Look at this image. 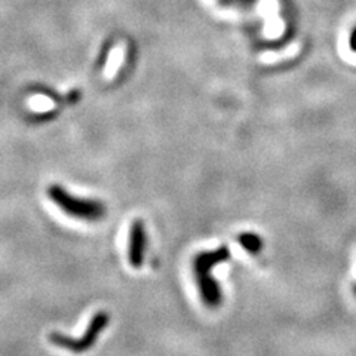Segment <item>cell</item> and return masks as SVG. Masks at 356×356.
I'll use <instances>...</instances> for the list:
<instances>
[{
    "label": "cell",
    "instance_id": "cell-6",
    "mask_svg": "<svg viewBox=\"0 0 356 356\" xmlns=\"http://www.w3.org/2000/svg\"><path fill=\"white\" fill-rule=\"evenodd\" d=\"M217 2L225 8H235V9H250L259 0H217Z\"/></svg>",
    "mask_w": 356,
    "mask_h": 356
},
{
    "label": "cell",
    "instance_id": "cell-7",
    "mask_svg": "<svg viewBox=\"0 0 356 356\" xmlns=\"http://www.w3.org/2000/svg\"><path fill=\"white\" fill-rule=\"evenodd\" d=\"M349 44H350V49L353 52H356V27L352 30L350 33V38H349Z\"/></svg>",
    "mask_w": 356,
    "mask_h": 356
},
{
    "label": "cell",
    "instance_id": "cell-3",
    "mask_svg": "<svg viewBox=\"0 0 356 356\" xmlns=\"http://www.w3.org/2000/svg\"><path fill=\"white\" fill-rule=\"evenodd\" d=\"M108 322H110L108 314H106V312H98V314L92 316L85 334L81 339H73V337L65 336L63 332L55 331L49 336V340L54 346L57 348L70 350L73 353H83L94 346L99 337V334H102L103 330L108 325Z\"/></svg>",
    "mask_w": 356,
    "mask_h": 356
},
{
    "label": "cell",
    "instance_id": "cell-8",
    "mask_svg": "<svg viewBox=\"0 0 356 356\" xmlns=\"http://www.w3.org/2000/svg\"><path fill=\"white\" fill-rule=\"evenodd\" d=\"M355 294H356V285H355Z\"/></svg>",
    "mask_w": 356,
    "mask_h": 356
},
{
    "label": "cell",
    "instance_id": "cell-2",
    "mask_svg": "<svg viewBox=\"0 0 356 356\" xmlns=\"http://www.w3.org/2000/svg\"><path fill=\"white\" fill-rule=\"evenodd\" d=\"M48 196L55 207H58L65 216L82 221H99L106 217V207L102 200L74 196L60 184H52L48 188Z\"/></svg>",
    "mask_w": 356,
    "mask_h": 356
},
{
    "label": "cell",
    "instance_id": "cell-5",
    "mask_svg": "<svg viewBox=\"0 0 356 356\" xmlns=\"http://www.w3.org/2000/svg\"><path fill=\"white\" fill-rule=\"evenodd\" d=\"M238 242L241 247L252 254V255H257L259 252H261L263 250V239L257 235V233H252V232H243L238 236Z\"/></svg>",
    "mask_w": 356,
    "mask_h": 356
},
{
    "label": "cell",
    "instance_id": "cell-4",
    "mask_svg": "<svg viewBox=\"0 0 356 356\" xmlns=\"http://www.w3.org/2000/svg\"><path fill=\"white\" fill-rule=\"evenodd\" d=\"M147 251V232L144 221L134 220L129 229L128 242V261L134 269H140L144 264Z\"/></svg>",
    "mask_w": 356,
    "mask_h": 356
},
{
    "label": "cell",
    "instance_id": "cell-1",
    "mask_svg": "<svg viewBox=\"0 0 356 356\" xmlns=\"http://www.w3.org/2000/svg\"><path fill=\"white\" fill-rule=\"evenodd\" d=\"M230 259V250L227 245H221L217 250L199 252L193 261L195 280L199 289L202 302L211 307L216 309L222 302V294L218 282L213 276V269L217 264L225 263Z\"/></svg>",
    "mask_w": 356,
    "mask_h": 356
}]
</instances>
